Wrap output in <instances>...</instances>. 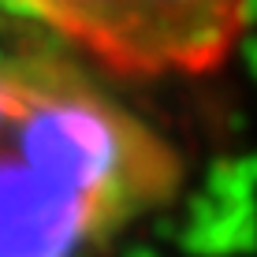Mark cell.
Returning a JSON list of instances; mask_svg holds the SVG:
<instances>
[{"label": "cell", "mask_w": 257, "mask_h": 257, "mask_svg": "<svg viewBox=\"0 0 257 257\" xmlns=\"http://www.w3.org/2000/svg\"><path fill=\"white\" fill-rule=\"evenodd\" d=\"M183 183L175 142L82 60L0 49V257H97Z\"/></svg>", "instance_id": "1"}, {"label": "cell", "mask_w": 257, "mask_h": 257, "mask_svg": "<svg viewBox=\"0 0 257 257\" xmlns=\"http://www.w3.org/2000/svg\"><path fill=\"white\" fill-rule=\"evenodd\" d=\"M112 75H212L238 52L253 0H4Z\"/></svg>", "instance_id": "2"}]
</instances>
